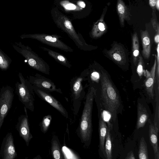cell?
<instances>
[{"mask_svg":"<svg viewBox=\"0 0 159 159\" xmlns=\"http://www.w3.org/2000/svg\"><path fill=\"white\" fill-rule=\"evenodd\" d=\"M96 89L92 86L88 89L84 98V107L76 133L83 147L87 148L90 145L93 126L92 113Z\"/></svg>","mask_w":159,"mask_h":159,"instance_id":"cell-2","label":"cell"},{"mask_svg":"<svg viewBox=\"0 0 159 159\" xmlns=\"http://www.w3.org/2000/svg\"><path fill=\"white\" fill-rule=\"evenodd\" d=\"M52 119V116L48 114L44 116L39 124L41 130L42 132L45 134L48 130Z\"/></svg>","mask_w":159,"mask_h":159,"instance_id":"cell-27","label":"cell"},{"mask_svg":"<svg viewBox=\"0 0 159 159\" xmlns=\"http://www.w3.org/2000/svg\"><path fill=\"white\" fill-rule=\"evenodd\" d=\"M156 106L155 112V115L153 124L157 132H159V91H157L156 97Z\"/></svg>","mask_w":159,"mask_h":159,"instance_id":"cell-28","label":"cell"},{"mask_svg":"<svg viewBox=\"0 0 159 159\" xmlns=\"http://www.w3.org/2000/svg\"><path fill=\"white\" fill-rule=\"evenodd\" d=\"M140 35L143 46L142 54L146 59H148L150 56L151 45L149 34L147 30H140Z\"/></svg>","mask_w":159,"mask_h":159,"instance_id":"cell-20","label":"cell"},{"mask_svg":"<svg viewBox=\"0 0 159 159\" xmlns=\"http://www.w3.org/2000/svg\"><path fill=\"white\" fill-rule=\"evenodd\" d=\"M34 93L41 99L45 101L59 112L66 118H69L68 112L61 103L50 93L33 85Z\"/></svg>","mask_w":159,"mask_h":159,"instance_id":"cell-10","label":"cell"},{"mask_svg":"<svg viewBox=\"0 0 159 159\" xmlns=\"http://www.w3.org/2000/svg\"><path fill=\"white\" fill-rule=\"evenodd\" d=\"M159 43L157 44V55H156V78L157 84V89H159Z\"/></svg>","mask_w":159,"mask_h":159,"instance_id":"cell-30","label":"cell"},{"mask_svg":"<svg viewBox=\"0 0 159 159\" xmlns=\"http://www.w3.org/2000/svg\"><path fill=\"white\" fill-rule=\"evenodd\" d=\"M116 11L120 25L123 27L125 20H130L131 15L129 10L122 0H117Z\"/></svg>","mask_w":159,"mask_h":159,"instance_id":"cell-18","label":"cell"},{"mask_svg":"<svg viewBox=\"0 0 159 159\" xmlns=\"http://www.w3.org/2000/svg\"><path fill=\"white\" fill-rule=\"evenodd\" d=\"M105 151L106 154V158L112 159V155L111 139L110 129L108 126H107V133L105 138Z\"/></svg>","mask_w":159,"mask_h":159,"instance_id":"cell-24","label":"cell"},{"mask_svg":"<svg viewBox=\"0 0 159 159\" xmlns=\"http://www.w3.org/2000/svg\"><path fill=\"white\" fill-rule=\"evenodd\" d=\"M52 11V17L57 26L68 35L77 48L85 51L91 50V46L86 43L81 34L77 33L70 20L57 9Z\"/></svg>","mask_w":159,"mask_h":159,"instance_id":"cell-3","label":"cell"},{"mask_svg":"<svg viewBox=\"0 0 159 159\" xmlns=\"http://www.w3.org/2000/svg\"><path fill=\"white\" fill-rule=\"evenodd\" d=\"M22 39L30 38L36 39L49 46L60 49L66 52H72L74 50L64 43L60 39V35L46 34H25L20 36Z\"/></svg>","mask_w":159,"mask_h":159,"instance_id":"cell-7","label":"cell"},{"mask_svg":"<svg viewBox=\"0 0 159 159\" xmlns=\"http://www.w3.org/2000/svg\"><path fill=\"white\" fill-rule=\"evenodd\" d=\"M25 114L18 118L16 127L20 136L24 139L27 146L33 138L30 129L29 119L26 108L24 107Z\"/></svg>","mask_w":159,"mask_h":159,"instance_id":"cell-12","label":"cell"},{"mask_svg":"<svg viewBox=\"0 0 159 159\" xmlns=\"http://www.w3.org/2000/svg\"><path fill=\"white\" fill-rule=\"evenodd\" d=\"M138 155L139 159L149 158L147 145L143 137L141 138L140 141Z\"/></svg>","mask_w":159,"mask_h":159,"instance_id":"cell-26","label":"cell"},{"mask_svg":"<svg viewBox=\"0 0 159 159\" xmlns=\"http://www.w3.org/2000/svg\"><path fill=\"white\" fill-rule=\"evenodd\" d=\"M14 93L13 89L9 86L2 87L0 90V130L4 119L12 104Z\"/></svg>","mask_w":159,"mask_h":159,"instance_id":"cell-8","label":"cell"},{"mask_svg":"<svg viewBox=\"0 0 159 159\" xmlns=\"http://www.w3.org/2000/svg\"><path fill=\"white\" fill-rule=\"evenodd\" d=\"M12 46L16 52L25 58L28 65L31 68L45 74H50V66L48 64L30 47L20 42H16Z\"/></svg>","mask_w":159,"mask_h":159,"instance_id":"cell-4","label":"cell"},{"mask_svg":"<svg viewBox=\"0 0 159 159\" xmlns=\"http://www.w3.org/2000/svg\"><path fill=\"white\" fill-rule=\"evenodd\" d=\"M158 134L154 126L152 123L149 126V135L150 141L152 147L154 157L155 159H159V148L158 144Z\"/></svg>","mask_w":159,"mask_h":159,"instance_id":"cell-21","label":"cell"},{"mask_svg":"<svg viewBox=\"0 0 159 159\" xmlns=\"http://www.w3.org/2000/svg\"><path fill=\"white\" fill-rule=\"evenodd\" d=\"M156 0H149V3L150 6L153 10H155V8Z\"/></svg>","mask_w":159,"mask_h":159,"instance_id":"cell-33","label":"cell"},{"mask_svg":"<svg viewBox=\"0 0 159 159\" xmlns=\"http://www.w3.org/2000/svg\"><path fill=\"white\" fill-rule=\"evenodd\" d=\"M137 64V72L139 76L141 77L142 76L143 72L144 71V63L141 55H140L139 56Z\"/></svg>","mask_w":159,"mask_h":159,"instance_id":"cell-29","label":"cell"},{"mask_svg":"<svg viewBox=\"0 0 159 159\" xmlns=\"http://www.w3.org/2000/svg\"><path fill=\"white\" fill-rule=\"evenodd\" d=\"M137 118L136 128L139 129L143 127L149 118V114L146 107L139 102L137 105Z\"/></svg>","mask_w":159,"mask_h":159,"instance_id":"cell-17","label":"cell"},{"mask_svg":"<svg viewBox=\"0 0 159 159\" xmlns=\"http://www.w3.org/2000/svg\"><path fill=\"white\" fill-rule=\"evenodd\" d=\"M125 158L128 159H135V157L134 156L133 152L132 151H131L129 153L126 157Z\"/></svg>","mask_w":159,"mask_h":159,"instance_id":"cell-34","label":"cell"},{"mask_svg":"<svg viewBox=\"0 0 159 159\" xmlns=\"http://www.w3.org/2000/svg\"><path fill=\"white\" fill-rule=\"evenodd\" d=\"M110 57L117 63L122 65L126 62L125 54L122 47L117 44H115L107 52Z\"/></svg>","mask_w":159,"mask_h":159,"instance_id":"cell-15","label":"cell"},{"mask_svg":"<svg viewBox=\"0 0 159 159\" xmlns=\"http://www.w3.org/2000/svg\"><path fill=\"white\" fill-rule=\"evenodd\" d=\"M39 47L41 49L47 52L50 57L60 64L69 68L71 67V64L67 58L63 54L45 47L41 46Z\"/></svg>","mask_w":159,"mask_h":159,"instance_id":"cell-19","label":"cell"},{"mask_svg":"<svg viewBox=\"0 0 159 159\" xmlns=\"http://www.w3.org/2000/svg\"><path fill=\"white\" fill-rule=\"evenodd\" d=\"M155 58L153 65L150 71H146V79L145 82V86L147 94L150 99H153L154 97L153 87L154 83L155 77L156 66V58Z\"/></svg>","mask_w":159,"mask_h":159,"instance_id":"cell-13","label":"cell"},{"mask_svg":"<svg viewBox=\"0 0 159 159\" xmlns=\"http://www.w3.org/2000/svg\"><path fill=\"white\" fill-rule=\"evenodd\" d=\"M155 7L159 11V0H156Z\"/></svg>","mask_w":159,"mask_h":159,"instance_id":"cell-35","label":"cell"},{"mask_svg":"<svg viewBox=\"0 0 159 159\" xmlns=\"http://www.w3.org/2000/svg\"><path fill=\"white\" fill-rule=\"evenodd\" d=\"M100 80V94L99 100L96 101L98 107H101L103 110L110 114L111 120L114 123L121 108V101L116 90L105 73L102 72Z\"/></svg>","mask_w":159,"mask_h":159,"instance_id":"cell-1","label":"cell"},{"mask_svg":"<svg viewBox=\"0 0 159 159\" xmlns=\"http://www.w3.org/2000/svg\"><path fill=\"white\" fill-rule=\"evenodd\" d=\"M139 54V43L138 35L135 33L132 37V56L133 62L136 66Z\"/></svg>","mask_w":159,"mask_h":159,"instance_id":"cell-23","label":"cell"},{"mask_svg":"<svg viewBox=\"0 0 159 159\" xmlns=\"http://www.w3.org/2000/svg\"><path fill=\"white\" fill-rule=\"evenodd\" d=\"M99 150L106 158L105 151V138L107 133V126L104 120L103 113L99 111Z\"/></svg>","mask_w":159,"mask_h":159,"instance_id":"cell-14","label":"cell"},{"mask_svg":"<svg viewBox=\"0 0 159 159\" xmlns=\"http://www.w3.org/2000/svg\"><path fill=\"white\" fill-rule=\"evenodd\" d=\"M61 146L58 136L53 134L51 141V154L53 158L62 159L63 155L61 149Z\"/></svg>","mask_w":159,"mask_h":159,"instance_id":"cell-22","label":"cell"},{"mask_svg":"<svg viewBox=\"0 0 159 159\" xmlns=\"http://www.w3.org/2000/svg\"><path fill=\"white\" fill-rule=\"evenodd\" d=\"M28 80L32 85L50 93L55 92L62 93L61 89L57 88L51 80L39 74L36 73L34 75H30Z\"/></svg>","mask_w":159,"mask_h":159,"instance_id":"cell-9","label":"cell"},{"mask_svg":"<svg viewBox=\"0 0 159 159\" xmlns=\"http://www.w3.org/2000/svg\"><path fill=\"white\" fill-rule=\"evenodd\" d=\"M106 7L100 18L94 25L91 31V36L93 38H98L103 35L107 31V27L104 18L107 11Z\"/></svg>","mask_w":159,"mask_h":159,"instance_id":"cell-16","label":"cell"},{"mask_svg":"<svg viewBox=\"0 0 159 159\" xmlns=\"http://www.w3.org/2000/svg\"><path fill=\"white\" fill-rule=\"evenodd\" d=\"M18 77L19 81L15 84L16 94L24 107L33 112L34 109L35 95L33 85L20 72L18 73Z\"/></svg>","mask_w":159,"mask_h":159,"instance_id":"cell-5","label":"cell"},{"mask_svg":"<svg viewBox=\"0 0 159 159\" xmlns=\"http://www.w3.org/2000/svg\"><path fill=\"white\" fill-rule=\"evenodd\" d=\"M86 78L82 72L80 75L73 77L70 82L71 109L75 116L79 112L82 102L86 95L83 83Z\"/></svg>","mask_w":159,"mask_h":159,"instance_id":"cell-6","label":"cell"},{"mask_svg":"<svg viewBox=\"0 0 159 159\" xmlns=\"http://www.w3.org/2000/svg\"><path fill=\"white\" fill-rule=\"evenodd\" d=\"M17 156L11 133H8L4 137L0 150V159H14Z\"/></svg>","mask_w":159,"mask_h":159,"instance_id":"cell-11","label":"cell"},{"mask_svg":"<svg viewBox=\"0 0 159 159\" xmlns=\"http://www.w3.org/2000/svg\"><path fill=\"white\" fill-rule=\"evenodd\" d=\"M152 24L154 29L156 32V34H159V25L155 19L152 20Z\"/></svg>","mask_w":159,"mask_h":159,"instance_id":"cell-32","label":"cell"},{"mask_svg":"<svg viewBox=\"0 0 159 159\" xmlns=\"http://www.w3.org/2000/svg\"><path fill=\"white\" fill-rule=\"evenodd\" d=\"M11 62V59L0 49V69L2 70H7Z\"/></svg>","mask_w":159,"mask_h":159,"instance_id":"cell-25","label":"cell"},{"mask_svg":"<svg viewBox=\"0 0 159 159\" xmlns=\"http://www.w3.org/2000/svg\"><path fill=\"white\" fill-rule=\"evenodd\" d=\"M90 78L91 81L98 82L99 78H100V75L97 72L95 71H93L91 73Z\"/></svg>","mask_w":159,"mask_h":159,"instance_id":"cell-31","label":"cell"}]
</instances>
